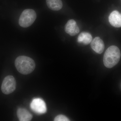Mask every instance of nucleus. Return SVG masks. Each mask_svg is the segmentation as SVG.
Returning a JSON list of instances; mask_svg holds the SVG:
<instances>
[{
	"instance_id": "nucleus-1",
	"label": "nucleus",
	"mask_w": 121,
	"mask_h": 121,
	"mask_svg": "<svg viewBox=\"0 0 121 121\" xmlns=\"http://www.w3.org/2000/svg\"><path fill=\"white\" fill-rule=\"evenodd\" d=\"M15 65L18 71L24 75L31 73L35 67V61L30 57L24 56L17 58L15 61Z\"/></svg>"
},
{
	"instance_id": "nucleus-2",
	"label": "nucleus",
	"mask_w": 121,
	"mask_h": 121,
	"mask_svg": "<svg viewBox=\"0 0 121 121\" xmlns=\"http://www.w3.org/2000/svg\"><path fill=\"white\" fill-rule=\"evenodd\" d=\"M120 50L117 46L112 45L106 50L103 57V62L105 66L112 68L119 62L121 58Z\"/></svg>"
},
{
	"instance_id": "nucleus-3",
	"label": "nucleus",
	"mask_w": 121,
	"mask_h": 121,
	"mask_svg": "<svg viewBox=\"0 0 121 121\" xmlns=\"http://www.w3.org/2000/svg\"><path fill=\"white\" fill-rule=\"evenodd\" d=\"M36 13L33 9H25L20 16L19 24L22 27H28L33 24L36 19Z\"/></svg>"
},
{
	"instance_id": "nucleus-4",
	"label": "nucleus",
	"mask_w": 121,
	"mask_h": 121,
	"mask_svg": "<svg viewBox=\"0 0 121 121\" xmlns=\"http://www.w3.org/2000/svg\"><path fill=\"white\" fill-rule=\"evenodd\" d=\"M16 87V82L12 76L9 75L4 78L1 85V90L5 94L9 95L15 91Z\"/></svg>"
},
{
	"instance_id": "nucleus-5",
	"label": "nucleus",
	"mask_w": 121,
	"mask_h": 121,
	"mask_svg": "<svg viewBox=\"0 0 121 121\" xmlns=\"http://www.w3.org/2000/svg\"><path fill=\"white\" fill-rule=\"evenodd\" d=\"M32 110L38 114H42L47 112V108L45 102L40 98L32 99L30 104Z\"/></svg>"
},
{
	"instance_id": "nucleus-6",
	"label": "nucleus",
	"mask_w": 121,
	"mask_h": 121,
	"mask_svg": "<svg viewBox=\"0 0 121 121\" xmlns=\"http://www.w3.org/2000/svg\"><path fill=\"white\" fill-rule=\"evenodd\" d=\"M65 32L71 36H74L79 33L80 29L75 21L71 19L68 21L65 24Z\"/></svg>"
},
{
	"instance_id": "nucleus-7",
	"label": "nucleus",
	"mask_w": 121,
	"mask_h": 121,
	"mask_svg": "<svg viewBox=\"0 0 121 121\" xmlns=\"http://www.w3.org/2000/svg\"><path fill=\"white\" fill-rule=\"evenodd\" d=\"M91 48L96 53L101 54L104 51L105 45L102 40L99 37H95L91 43Z\"/></svg>"
},
{
	"instance_id": "nucleus-8",
	"label": "nucleus",
	"mask_w": 121,
	"mask_h": 121,
	"mask_svg": "<svg viewBox=\"0 0 121 121\" xmlns=\"http://www.w3.org/2000/svg\"><path fill=\"white\" fill-rule=\"evenodd\" d=\"M109 21L110 24L115 27H121V13L117 11H113L109 16Z\"/></svg>"
},
{
	"instance_id": "nucleus-9",
	"label": "nucleus",
	"mask_w": 121,
	"mask_h": 121,
	"mask_svg": "<svg viewBox=\"0 0 121 121\" xmlns=\"http://www.w3.org/2000/svg\"><path fill=\"white\" fill-rule=\"evenodd\" d=\"M18 119L20 121H29L32 118V115L27 110L24 108H19L17 111Z\"/></svg>"
},
{
	"instance_id": "nucleus-10",
	"label": "nucleus",
	"mask_w": 121,
	"mask_h": 121,
	"mask_svg": "<svg viewBox=\"0 0 121 121\" xmlns=\"http://www.w3.org/2000/svg\"><path fill=\"white\" fill-rule=\"evenodd\" d=\"M46 3L48 7L53 11H59L62 8L61 0H46Z\"/></svg>"
},
{
	"instance_id": "nucleus-11",
	"label": "nucleus",
	"mask_w": 121,
	"mask_h": 121,
	"mask_svg": "<svg viewBox=\"0 0 121 121\" xmlns=\"http://www.w3.org/2000/svg\"><path fill=\"white\" fill-rule=\"evenodd\" d=\"M92 39V37L89 33L83 32L79 35L78 41L79 43H82L84 45H87L90 43Z\"/></svg>"
},
{
	"instance_id": "nucleus-12",
	"label": "nucleus",
	"mask_w": 121,
	"mask_h": 121,
	"mask_svg": "<svg viewBox=\"0 0 121 121\" xmlns=\"http://www.w3.org/2000/svg\"><path fill=\"white\" fill-rule=\"evenodd\" d=\"M54 121H70V120L65 115H60L56 116L55 118Z\"/></svg>"
}]
</instances>
